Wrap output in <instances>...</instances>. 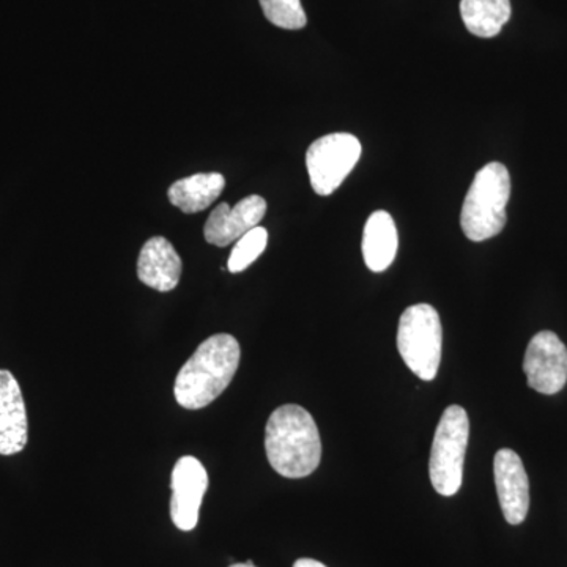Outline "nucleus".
I'll return each mask as SVG.
<instances>
[{
    "label": "nucleus",
    "mask_w": 567,
    "mask_h": 567,
    "mask_svg": "<svg viewBox=\"0 0 567 567\" xmlns=\"http://www.w3.org/2000/svg\"><path fill=\"white\" fill-rule=\"evenodd\" d=\"M226 188V178L221 174H194L192 177L175 182L167 192L171 204L183 213H199L208 207Z\"/></svg>",
    "instance_id": "14"
},
{
    "label": "nucleus",
    "mask_w": 567,
    "mask_h": 567,
    "mask_svg": "<svg viewBox=\"0 0 567 567\" xmlns=\"http://www.w3.org/2000/svg\"><path fill=\"white\" fill-rule=\"evenodd\" d=\"M265 451L278 475L289 480L312 475L322 458V440L315 417L300 405L279 406L265 429Z\"/></svg>",
    "instance_id": "1"
},
{
    "label": "nucleus",
    "mask_w": 567,
    "mask_h": 567,
    "mask_svg": "<svg viewBox=\"0 0 567 567\" xmlns=\"http://www.w3.org/2000/svg\"><path fill=\"white\" fill-rule=\"evenodd\" d=\"M443 330L439 312L431 305H415L402 312L398 349L410 371L432 382L442 361Z\"/></svg>",
    "instance_id": "4"
},
{
    "label": "nucleus",
    "mask_w": 567,
    "mask_h": 567,
    "mask_svg": "<svg viewBox=\"0 0 567 567\" xmlns=\"http://www.w3.org/2000/svg\"><path fill=\"white\" fill-rule=\"evenodd\" d=\"M265 213H267V203L257 194L245 197L235 207L226 203L219 204L205 223V240L219 248L234 244L254 227L259 226Z\"/></svg>",
    "instance_id": "10"
},
{
    "label": "nucleus",
    "mask_w": 567,
    "mask_h": 567,
    "mask_svg": "<svg viewBox=\"0 0 567 567\" xmlns=\"http://www.w3.org/2000/svg\"><path fill=\"white\" fill-rule=\"evenodd\" d=\"M511 175L505 164L488 163L477 171L462 205L461 226L472 241H486L505 229Z\"/></svg>",
    "instance_id": "3"
},
{
    "label": "nucleus",
    "mask_w": 567,
    "mask_h": 567,
    "mask_svg": "<svg viewBox=\"0 0 567 567\" xmlns=\"http://www.w3.org/2000/svg\"><path fill=\"white\" fill-rule=\"evenodd\" d=\"M470 420L461 405H450L436 425L432 443L429 475L436 494L456 495L464 481L466 446H468Z\"/></svg>",
    "instance_id": "5"
},
{
    "label": "nucleus",
    "mask_w": 567,
    "mask_h": 567,
    "mask_svg": "<svg viewBox=\"0 0 567 567\" xmlns=\"http://www.w3.org/2000/svg\"><path fill=\"white\" fill-rule=\"evenodd\" d=\"M28 413L17 379L0 371V456H14L28 445Z\"/></svg>",
    "instance_id": "11"
},
{
    "label": "nucleus",
    "mask_w": 567,
    "mask_h": 567,
    "mask_svg": "<svg viewBox=\"0 0 567 567\" xmlns=\"http://www.w3.org/2000/svg\"><path fill=\"white\" fill-rule=\"evenodd\" d=\"M511 0H461V17L470 33L494 39L511 20Z\"/></svg>",
    "instance_id": "15"
},
{
    "label": "nucleus",
    "mask_w": 567,
    "mask_h": 567,
    "mask_svg": "<svg viewBox=\"0 0 567 567\" xmlns=\"http://www.w3.org/2000/svg\"><path fill=\"white\" fill-rule=\"evenodd\" d=\"M259 2L265 18L276 28L298 31L308 22L301 0H259Z\"/></svg>",
    "instance_id": "17"
},
{
    "label": "nucleus",
    "mask_w": 567,
    "mask_h": 567,
    "mask_svg": "<svg viewBox=\"0 0 567 567\" xmlns=\"http://www.w3.org/2000/svg\"><path fill=\"white\" fill-rule=\"evenodd\" d=\"M230 567H256V566H254V563L251 561V559H249V561L238 563V565H233Z\"/></svg>",
    "instance_id": "19"
},
{
    "label": "nucleus",
    "mask_w": 567,
    "mask_h": 567,
    "mask_svg": "<svg viewBox=\"0 0 567 567\" xmlns=\"http://www.w3.org/2000/svg\"><path fill=\"white\" fill-rule=\"evenodd\" d=\"M494 475L503 516L507 524L520 525L528 516L529 481L516 451L505 447L495 454Z\"/></svg>",
    "instance_id": "9"
},
{
    "label": "nucleus",
    "mask_w": 567,
    "mask_h": 567,
    "mask_svg": "<svg viewBox=\"0 0 567 567\" xmlns=\"http://www.w3.org/2000/svg\"><path fill=\"white\" fill-rule=\"evenodd\" d=\"M173 498L171 517L175 527L182 532H192L199 522V509L208 488L207 470L196 457H181L173 470Z\"/></svg>",
    "instance_id": "8"
},
{
    "label": "nucleus",
    "mask_w": 567,
    "mask_h": 567,
    "mask_svg": "<svg viewBox=\"0 0 567 567\" xmlns=\"http://www.w3.org/2000/svg\"><path fill=\"white\" fill-rule=\"evenodd\" d=\"M528 386L537 393L558 394L567 383V349L554 331L533 336L524 358Z\"/></svg>",
    "instance_id": "7"
},
{
    "label": "nucleus",
    "mask_w": 567,
    "mask_h": 567,
    "mask_svg": "<svg viewBox=\"0 0 567 567\" xmlns=\"http://www.w3.org/2000/svg\"><path fill=\"white\" fill-rule=\"evenodd\" d=\"M399 248L398 227L388 212L372 213L363 233V257L369 270L382 274L394 262Z\"/></svg>",
    "instance_id": "13"
},
{
    "label": "nucleus",
    "mask_w": 567,
    "mask_h": 567,
    "mask_svg": "<svg viewBox=\"0 0 567 567\" xmlns=\"http://www.w3.org/2000/svg\"><path fill=\"white\" fill-rule=\"evenodd\" d=\"M267 244V229L260 226L254 227L240 240L235 241L233 254H230L229 262H227L230 274H241L249 265L256 262L262 256Z\"/></svg>",
    "instance_id": "16"
},
{
    "label": "nucleus",
    "mask_w": 567,
    "mask_h": 567,
    "mask_svg": "<svg viewBox=\"0 0 567 567\" xmlns=\"http://www.w3.org/2000/svg\"><path fill=\"white\" fill-rule=\"evenodd\" d=\"M240 357V344L234 336L223 333L208 338L178 372L175 401L188 410L210 405L233 382Z\"/></svg>",
    "instance_id": "2"
},
{
    "label": "nucleus",
    "mask_w": 567,
    "mask_h": 567,
    "mask_svg": "<svg viewBox=\"0 0 567 567\" xmlns=\"http://www.w3.org/2000/svg\"><path fill=\"white\" fill-rule=\"evenodd\" d=\"M182 259L173 244L164 237H153L142 246L137 260V278L151 289L171 292L178 286Z\"/></svg>",
    "instance_id": "12"
},
{
    "label": "nucleus",
    "mask_w": 567,
    "mask_h": 567,
    "mask_svg": "<svg viewBox=\"0 0 567 567\" xmlns=\"http://www.w3.org/2000/svg\"><path fill=\"white\" fill-rule=\"evenodd\" d=\"M361 152V142L350 133L327 134L312 142L306 152V167L316 194H333L360 162Z\"/></svg>",
    "instance_id": "6"
},
{
    "label": "nucleus",
    "mask_w": 567,
    "mask_h": 567,
    "mask_svg": "<svg viewBox=\"0 0 567 567\" xmlns=\"http://www.w3.org/2000/svg\"><path fill=\"white\" fill-rule=\"evenodd\" d=\"M293 567H327L323 563L317 561V559L311 558H300L298 561H295Z\"/></svg>",
    "instance_id": "18"
}]
</instances>
